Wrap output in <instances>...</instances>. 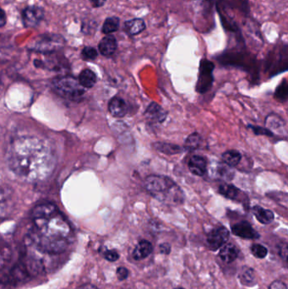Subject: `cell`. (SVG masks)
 I'll return each mask as SVG.
<instances>
[{
  "label": "cell",
  "mask_w": 288,
  "mask_h": 289,
  "mask_svg": "<svg viewBox=\"0 0 288 289\" xmlns=\"http://www.w3.org/2000/svg\"><path fill=\"white\" fill-rule=\"evenodd\" d=\"M10 170L21 180L41 182L54 172L56 159L51 146L43 139L21 136L10 142L7 150Z\"/></svg>",
  "instance_id": "1"
},
{
  "label": "cell",
  "mask_w": 288,
  "mask_h": 289,
  "mask_svg": "<svg viewBox=\"0 0 288 289\" xmlns=\"http://www.w3.org/2000/svg\"><path fill=\"white\" fill-rule=\"evenodd\" d=\"M31 218L32 227L27 235V247L49 255H59L68 250L73 230L55 205L47 202L37 205Z\"/></svg>",
  "instance_id": "2"
},
{
  "label": "cell",
  "mask_w": 288,
  "mask_h": 289,
  "mask_svg": "<svg viewBox=\"0 0 288 289\" xmlns=\"http://www.w3.org/2000/svg\"><path fill=\"white\" fill-rule=\"evenodd\" d=\"M145 185L147 192L159 202L167 205H180L184 202V194L181 188L170 177L163 175H150Z\"/></svg>",
  "instance_id": "3"
},
{
  "label": "cell",
  "mask_w": 288,
  "mask_h": 289,
  "mask_svg": "<svg viewBox=\"0 0 288 289\" xmlns=\"http://www.w3.org/2000/svg\"><path fill=\"white\" fill-rule=\"evenodd\" d=\"M53 87L58 95L70 101L81 99L85 93V89L79 80L72 76L57 78L53 81Z\"/></svg>",
  "instance_id": "4"
},
{
  "label": "cell",
  "mask_w": 288,
  "mask_h": 289,
  "mask_svg": "<svg viewBox=\"0 0 288 289\" xmlns=\"http://www.w3.org/2000/svg\"><path fill=\"white\" fill-rule=\"evenodd\" d=\"M64 43V38L59 35L43 34L33 39L30 48L35 51L52 53L61 49Z\"/></svg>",
  "instance_id": "5"
},
{
  "label": "cell",
  "mask_w": 288,
  "mask_h": 289,
  "mask_svg": "<svg viewBox=\"0 0 288 289\" xmlns=\"http://www.w3.org/2000/svg\"><path fill=\"white\" fill-rule=\"evenodd\" d=\"M229 237V231L225 227H218L208 233L206 243L211 251H218L223 244L227 243Z\"/></svg>",
  "instance_id": "6"
},
{
  "label": "cell",
  "mask_w": 288,
  "mask_h": 289,
  "mask_svg": "<svg viewBox=\"0 0 288 289\" xmlns=\"http://www.w3.org/2000/svg\"><path fill=\"white\" fill-rule=\"evenodd\" d=\"M212 63L206 61L205 63H201L200 67V78H199L198 85H197V91L199 93H205L209 90V88L212 84Z\"/></svg>",
  "instance_id": "7"
},
{
  "label": "cell",
  "mask_w": 288,
  "mask_h": 289,
  "mask_svg": "<svg viewBox=\"0 0 288 289\" xmlns=\"http://www.w3.org/2000/svg\"><path fill=\"white\" fill-rule=\"evenodd\" d=\"M44 15L42 9L31 6L25 9L22 13L23 23L27 27H35L39 24Z\"/></svg>",
  "instance_id": "8"
},
{
  "label": "cell",
  "mask_w": 288,
  "mask_h": 289,
  "mask_svg": "<svg viewBox=\"0 0 288 289\" xmlns=\"http://www.w3.org/2000/svg\"><path fill=\"white\" fill-rule=\"evenodd\" d=\"M232 233L239 238H245V239H256L259 238V234L249 221H240L232 227Z\"/></svg>",
  "instance_id": "9"
},
{
  "label": "cell",
  "mask_w": 288,
  "mask_h": 289,
  "mask_svg": "<svg viewBox=\"0 0 288 289\" xmlns=\"http://www.w3.org/2000/svg\"><path fill=\"white\" fill-rule=\"evenodd\" d=\"M166 111L156 102H152L145 112L146 118L152 123H162L166 119Z\"/></svg>",
  "instance_id": "10"
},
{
  "label": "cell",
  "mask_w": 288,
  "mask_h": 289,
  "mask_svg": "<svg viewBox=\"0 0 288 289\" xmlns=\"http://www.w3.org/2000/svg\"><path fill=\"white\" fill-rule=\"evenodd\" d=\"M191 173L197 176H203L207 172V161L201 155H193L188 162Z\"/></svg>",
  "instance_id": "11"
},
{
  "label": "cell",
  "mask_w": 288,
  "mask_h": 289,
  "mask_svg": "<svg viewBox=\"0 0 288 289\" xmlns=\"http://www.w3.org/2000/svg\"><path fill=\"white\" fill-rule=\"evenodd\" d=\"M108 110L111 115L115 118H123L127 114V104L121 97H115L109 102Z\"/></svg>",
  "instance_id": "12"
},
{
  "label": "cell",
  "mask_w": 288,
  "mask_h": 289,
  "mask_svg": "<svg viewBox=\"0 0 288 289\" xmlns=\"http://www.w3.org/2000/svg\"><path fill=\"white\" fill-rule=\"evenodd\" d=\"M239 254V251L237 246L231 243H226L220 248L219 252V257L223 262L230 263L233 262L237 259Z\"/></svg>",
  "instance_id": "13"
},
{
  "label": "cell",
  "mask_w": 288,
  "mask_h": 289,
  "mask_svg": "<svg viewBox=\"0 0 288 289\" xmlns=\"http://www.w3.org/2000/svg\"><path fill=\"white\" fill-rule=\"evenodd\" d=\"M153 252V246L149 241L141 240L137 243L132 253V257L135 260H144Z\"/></svg>",
  "instance_id": "14"
},
{
  "label": "cell",
  "mask_w": 288,
  "mask_h": 289,
  "mask_svg": "<svg viewBox=\"0 0 288 289\" xmlns=\"http://www.w3.org/2000/svg\"><path fill=\"white\" fill-rule=\"evenodd\" d=\"M101 54L104 56H111L117 49V41L112 35H108L101 40L98 46Z\"/></svg>",
  "instance_id": "15"
},
{
  "label": "cell",
  "mask_w": 288,
  "mask_h": 289,
  "mask_svg": "<svg viewBox=\"0 0 288 289\" xmlns=\"http://www.w3.org/2000/svg\"><path fill=\"white\" fill-rule=\"evenodd\" d=\"M238 278H239L241 284L244 285L245 287H254V285H256L257 283L255 272L253 268L246 266V265L243 266L240 269Z\"/></svg>",
  "instance_id": "16"
},
{
  "label": "cell",
  "mask_w": 288,
  "mask_h": 289,
  "mask_svg": "<svg viewBox=\"0 0 288 289\" xmlns=\"http://www.w3.org/2000/svg\"><path fill=\"white\" fill-rule=\"evenodd\" d=\"M12 193L9 189H0V218L8 215L11 207Z\"/></svg>",
  "instance_id": "17"
},
{
  "label": "cell",
  "mask_w": 288,
  "mask_h": 289,
  "mask_svg": "<svg viewBox=\"0 0 288 289\" xmlns=\"http://www.w3.org/2000/svg\"><path fill=\"white\" fill-rule=\"evenodd\" d=\"M219 193L227 199H233V201H239L242 199L243 191L235 187L234 185L223 184L219 186Z\"/></svg>",
  "instance_id": "18"
},
{
  "label": "cell",
  "mask_w": 288,
  "mask_h": 289,
  "mask_svg": "<svg viewBox=\"0 0 288 289\" xmlns=\"http://www.w3.org/2000/svg\"><path fill=\"white\" fill-rule=\"evenodd\" d=\"M146 23L141 19H134L125 23V30L131 36H135L146 29Z\"/></svg>",
  "instance_id": "19"
},
{
  "label": "cell",
  "mask_w": 288,
  "mask_h": 289,
  "mask_svg": "<svg viewBox=\"0 0 288 289\" xmlns=\"http://www.w3.org/2000/svg\"><path fill=\"white\" fill-rule=\"evenodd\" d=\"M152 146L156 151L161 153L166 154V155H175V154L180 153L184 150L178 145L164 143V142H156Z\"/></svg>",
  "instance_id": "20"
},
{
  "label": "cell",
  "mask_w": 288,
  "mask_h": 289,
  "mask_svg": "<svg viewBox=\"0 0 288 289\" xmlns=\"http://www.w3.org/2000/svg\"><path fill=\"white\" fill-rule=\"evenodd\" d=\"M253 212L254 215L256 217L257 220L262 224H270L272 223L274 220L273 212L270 211V210L265 209L263 207H259V206H255L253 208Z\"/></svg>",
  "instance_id": "21"
},
{
  "label": "cell",
  "mask_w": 288,
  "mask_h": 289,
  "mask_svg": "<svg viewBox=\"0 0 288 289\" xmlns=\"http://www.w3.org/2000/svg\"><path fill=\"white\" fill-rule=\"evenodd\" d=\"M79 82L84 88H91L97 82V76L90 70H85L79 76Z\"/></svg>",
  "instance_id": "22"
},
{
  "label": "cell",
  "mask_w": 288,
  "mask_h": 289,
  "mask_svg": "<svg viewBox=\"0 0 288 289\" xmlns=\"http://www.w3.org/2000/svg\"><path fill=\"white\" fill-rule=\"evenodd\" d=\"M11 250L10 246L0 236V270L7 265L11 259Z\"/></svg>",
  "instance_id": "23"
},
{
  "label": "cell",
  "mask_w": 288,
  "mask_h": 289,
  "mask_svg": "<svg viewBox=\"0 0 288 289\" xmlns=\"http://www.w3.org/2000/svg\"><path fill=\"white\" fill-rule=\"evenodd\" d=\"M223 163L230 167H235L237 166L241 161L242 155L237 151L235 150H230V151H225L222 155Z\"/></svg>",
  "instance_id": "24"
},
{
  "label": "cell",
  "mask_w": 288,
  "mask_h": 289,
  "mask_svg": "<svg viewBox=\"0 0 288 289\" xmlns=\"http://www.w3.org/2000/svg\"><path fill=\"white\" fill-rule=\"evenodd\" d=\"M215 173L218 175V177L225 180H232V177L234 176L232 167L227 165L226 163H219L215 170Z\"/></svg>",
  "instance_id": "25"
},
{
  "label": "cell",
  "mask_w": 288,
  "mask_h": 289,
  "mask_svg": "<svg viewBox=\"0 0 288 289\" xmlns=\"http://www.w3.org/2000/svg\"><path fill=\"white\" fill-rule=\"evenodd\" d=\"M119 28V19L117 17H109L104 21L103 32L105 34H110L116 32Z\"/></svg>",
  "instance_id": "26"
},
{
  "label": "cell",
  "mask_w": 288,
  "mask_h": 289,
  "mask_svg": "<svg viewBox=\"0 0 288 289\" xmlns=\"http://www.w3.org/2000/svg\"><path fill=\"white\" fill-rule=\"evenodd\" d=\"M201 143V137L197 133H194L188 136L184 143V150L187 151H194L199 148Z\"/></svg>",
  "instance_id": "27"
},
{
  "label": "cell",
  "mask_w": 288,
  "mask_h": 289,
  "mask_svg": "<svg viewBox=\"0 0 288 289\" xmlns=\"http://www.w3.org/2000/svg\"><path fill=\"white\" fill-rule=\"evenodd\" d=\"M251 253L254 257L258 258V259H264L268 254V250L261 244L254 243L251 246Z\"/></svg>",
  "instance_id": "28"
},
{
  "label": "cell",
  "mask_w": 288,
  "mask_h": 289,
  "mask_svg": "<svg viewBox=\"0 0 288 289\" xmlns=\"http://www.w3.org/2000/svg\"><path fill=\"white\" fill-rule=\"evenodd\" d=\"M266 124L271 129H277L278 128H281L284 126V122L280 117L273 115V117H267L266 119Z\"/></svg>",
  "instance_id": "29"
},
{
  "label": "cell",
  "mask_w": 288,
  "mask_h": 289,
  "mask_svg": "<svg viewBox=\"0 0 288 289\" xmlns=\"http://www.w3.org/2000/svg\"><path fill=\"white\" fill-rule=\"evenodd\" d=\"M82 56L86 59H95L98 57V51L91 47H86L82 51Z\"/></svg>",
  "instance_id": "30"
},
{
  "label": "cell",
  "mask_w": 288,
  "mask_h": 289,
  "mask_svg": "<svg viewBox=\"0 0 288 289\" xmlns=\"http://www.w3.org/2000/svg\"><path fill=\"white\" fill-rule=\"evenodd\" d=\"M104 257L108 261L114 262L119 259V255L114 250H107V251H104Z\"/></svg>",
  "instance_id": "31"
},
{
  "label": "cell",
  "mask_w": 288,
  "mask_h": 289,
  "mask_svg": "<svg viewBox=\"0 0 288 289\" xmlns=\"http://www.w3.org/2000/svg\"><path fill=\"white\" fill-rule=\"evenodd\" d=\"M276 98H280L281 100H285L287 96V85L286 83L282 84L280 88L277 89L276 93Z\"/></svg>",
  "instance_id": "32"
},
{
  "label": "cell",
  "mask_w": 288,
  "mask_h": 289,
  "mask_svg": "<svg viewBox=\"0 0 288 289\" xmlns=\"http://www.w3.org/2000/svg\"><path fill=\"white\" fill-rule=\"evenodd\" d=\"M116 273H117V279L120 280V281H124V280L127 279L130 272L127 268L121 266V268H117Z\"/></svg>",
  "instance_id": "33"
},
{
  "label": "cell",
  "mask_w": 288,
  "mask_h": 289,
  "mask_svg": "<svg viewBox=\"0 0 288 289\" xmlns=\"http://www.w3.org/2000/svg\"><path fill=\"white\" fill-rule=\"evenodd\" d=\"M253 130H254V133L256 135H262V136H273V133L269 129H264V128H261V127H251Z\"/></svg>",
  "instance_id": "34"
},
{
  "label": "cell",
  "mask_w": 288,
  "mask_h": 289,
  "mask_svg": "<svg viewBox=\"0 0 288 289\" xmlns=\"http://www.w3.org/2000/svg\"><path fill=\"white\" fill-rule=\"evenodd\" d=\"M269 289H287V287H286V284L285 282L279 281V280H276V281H274V282L269 286Z\"/></svg>",
  "instance_id": "35"
},
{
  "label": "cell",
  "mask_w": 288,
  "mask_h": 289,
  "mask_svg": "<svg viewBox=\"0 0 288 289\" xmlns=\"http://www.w3.org/2000/svg\"><path fill=\"white\" fill-rule=\"evenodd\" d=\"M172 247L169 243H163L159 246V251L162 255H169L171 252Z\"/></svg>",
  "instance_id": "36"
},
{
  "label": "cell",
  "mask_w": 288,
  "mask_h": 289,
  "mask_svg": "<svg viewBox=\"0 0 288 289\" xmlns=\"http://www.w3.org/2000/svg\"><path fill=\"white\" fill-rule=\"evenodd\" d=\"M280 255H281V258H283L284 261L286 262V260H287V246H286V243H285L283 247H281V250H280Z\"/></svg>",
  "instance_id": "37"
},
{
  "label": "cell",
  "mask_w": 288,
  "mask_h": 289,
  "mask_svg": "<svg viewBox=\"0 0 288 289\" xmlns=\"http://www.w3.org/2000/svg\"><path fill=\"white\" fill-rule=\"evenodd\" d=\"M93 7H102L106 3V0H89Z\"/></svg>",
  "instance_id": "38"
},
{
  "label": "cell",
  "mask_w": 288,
  "mask_h": 289,
  "mask_svg": "<svg viewBox=\"0 0 288 289\" xmlns=\"http://www.w3.org/2000/svg\"><path fill=\"white\" fill-rule=\"evenodd\" d=\"M6 20H7L6 14L4 10L0 9V27H3L6 24Z\"/></svg>",
  "instance_id": "39"
},
{
  "label": "cell",
  "mask_w": 288,
  "mask_h": 289,
  "mask_svg": "<svg viewBox=\"0 0 288 289\" xmlns=\"http://www.w3.org/2000/svg\"><path fill=\"white\" fill-rule=\"evenodd\" d=\"M77 289H98V287H95L94 285L89 284V283H87V284L82 285V286H81V287H78V288Z\"/></svg>",
  "instance_id": "40"
},
{
  "label": "cell",
  "mask_w": 288,
  "mask_h": 289,
  "mask_svg": "<svg viewBox=\"0 0 288 289\" xmlns=\"http://www.w3.org/2000/svg\"><path fill=\"white\" fill-rule=\"evenodd\" d=\"M174 289H184V288H183V287H177V288H174Z\"/></svg>",
  "instance_id": "41"
}]
</instances>
